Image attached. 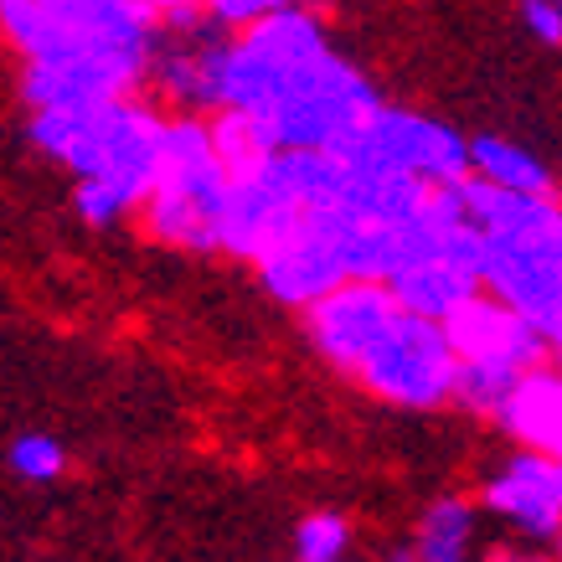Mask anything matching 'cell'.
I'll return each mask as SVG.
<instances>
[{
	"label": "cell",
	"instance_id": "12",
	"mask_svg": "<svg viewBox=\"0 0 562 562\" xmlns=\"http://www.w3.org/2000/svg\"><path fill=\"white\" fill-rule=\"evenodd\" d=\"M202 120H206L212 155H217V166L227 171V181H248V176L263 171L269 155L279 150L269 135V124L258 120V114H248V109H212Z\"/></svg>",
	"mask_w": 562,
	"mask_h": 562
},
{
	"label": "cell",
	"instance_id": "14",
	"mask_svg": "<svg viewBox=\"0 0 562 562\" xmlns=\"http://www.w3.org/2000/svg\"><path fill=\"white\" fill-rule=\"evenodd\" d=\"M470 547H475V506L460 501V495L434 501L424 512V521H418L413 558L418 562H470Z\"/></svg>",
	"mask_w": 562,
	"mask_h": 562
},
{
	"label": "cell",
	"instance_id": "22",
	"mask_svg": "<svg viewBox=\"0 0 562 562\" xmlns=\"http://www.w3.org/2000/svg\"><path fill=\"white\" fill-rule=\"evenodd\" d=\"M547 361L562 372V325H552V330H547Z\"/></svg>",
	"mask_w": 562,
	"mask_h": 562
},
{
	"label": "cell",
	"instance_id": "7",
	"mask_svg": "<svg viewBox=\"0 0 562 562\" xmlns=\"http://www.w3.org/2000/svg\"><path fill=\"white\" fill-rule=\"evenodd\" d=\"M330 155H341L351 166H387V171L424 176V181H439V187H454V181L470 171V145H464V135H454L449 124L428 120V114L387 109V103H376L372 120Z\"/></svg>",
	"mask_w": 562,
	"mask_h": 562
},
{
	"label": "cell",
	"instance_id": "6",
	"mask_svg": "<svg viewBox=\"0 0 562 562\" xmlns=\"http://www.w3.org/2000/svg\"><path fill=\"white\" fill-rule=\"evenodd\" d=\"M454 372H460V357H454V346L443 336V325L428 321V315H413L408 305L397 310L357 351V361L346 367V376L357 387L382 397L387 408H413V413L454 403Z\"/></svg>",
	"mask_w": 562,
	"mask_h": 562
},
{
	"label": "cell",
	"instance_id": "5",
	"mask_svg": "<svg viewBox=\"0 0 562 562\" xmlns=\"http://www.w3.org/2000/svg\"><path fill=\"white\" fill-rule=\"evenodd\" d=\"M376 103H382L376 88L336 47H325L294 72H284L269 99L248 114L269 124L279 150H341L372 120Z\"/></svg>",
	"mask_w": 562,
	"mask_h": 562
},
{
	"label": "cell",
	"instance_id": "25",
	"mask_svg": "<svg viewBox=\"0 0 562 562\" xmlns=\"http://www.w3.org/2000/svg\"><path fill=\"white\" fill-rule=\"evenodd\" d=\"M294 562H305V558H294ZM330 562H351V558H330Z\"/></svg>",
	"mask_w": 562,
	"mask_h": 562
},
{
	"label": "cell",
	"instance_id": "15",
	"mask_svg": "<svg viewBox=\"0 0 562 562\" xmlns=\"http://www.w3.org/2000/svg\"><path fill=\"white\" fill-rule=\"evenodd\" d=\"M521 372H506V367H480V361H460V372H454V397H460L470 413H485L495 418V408L506 403V392Z\"/></svg>",
	"mask_w": 562,
	"mask_h": 562
},
{
	"label": "cell",
	"instance_id": "16",
	"mask_svg": "<svg viewBox=\"0 0 562 562\" xmlns=\"http://www.w3.org/2000/svg\"><path fill=\"white\" fill-rule=\"evenodd\" d=\"M346 547H351V521L336 512H315L294 527V558H305V562L346 558Z\"/></svg>",
	"mask_w": 562,
	"mask_h": 562
},
{
	"label": "cell",
	"instance_id": "19",
	"mask_svg": "<svg viewBox=\"0 0 562 562\" xmlns=\"http://www.w3.org/2000/svg\"><path fill=\"white\" fill-rule=\"evenodd\" d=\"M72 206H78V217L93 222V227H109V222H120L130 206L114 187H103L99 176H78V191H72Z\"/></svg>",
	"mask_w": 562,
	"mask_h": 562
},
{
	"label": "cell",
	"instance_id": "27",
	"mask_svg": "<svg viewBox=\"0 0 562 562\" xmlns=\"http://www.w3.org/2000/svg\"><path fill=\"white\" fill-rule=\"evenodd\" d=\"M558 5H562V0H558Z\"/></svg>",
	"mask_w": 562,
	"mask_h": 562
},
{
	"label": "cell",
	"instance_id": "18",
	"mask_svg": "<svg viewBox=\"0 0 562 562\" xmlns=\"http://www.w3.org/2000/svg\"><path fill=\"white\" fill-rule=\"evenodd\" d=\"M284 5H300V0H202V16L217 32H243V26H254V21L273 16Z\"/></svg>",
	"mask_w": 562,
	"mask_h": 562
},
{
	"label": "cell",
	"instance_id": "17",
	"mask_svg": "<svg viewBox=\"0 0 562 562\" xmlns=\"http://www.w3.org/2000/svg\"><path fill=\"white\" fill-rule=\"evenodd\" d=\"M11 470L21 480H32V485H47V480H57L68 470V449L57 439H47V434H26V439L11 443Z\"/></svg>",
	"mask_w": 562,
	"mask_h": 562
},
{
	"label": "cell",
	"instance_id": "20",
	"mask_svg": "<svg viewBox=\"0 0 562 562\" xmlns=\"http://www.w3.org/2000/svg\"><path fill=\"white\" fill-rule=\"evenodd\" d=\"M521 21L542 47H562V5L558 0H521Z\"/></svg>",
	"mask_w": 562,
	"mask_h": 562
},
{
	"label": "cell",
	"instance_id": "23",
	"mask_svg": "<svg viewBox=\"0 0 562 562\" xmlns=\"http://www.w3.org/2000/svg\"><path fill=\"white\" fill-rule=\"evenodd\" d=\"M547 460V454H542ZM547 485H552V501H558V512H562V464L558 460H547Z\"/></svg>",
	"mask_w": 562,
	"mask_h": 562
},
{
	"label": "cell",
	"instance_id": "24",
	"mask_svg": "<svg viewBox=\"0 0 562 562\" xmlns=\"http://www.w3.org/2000/svg\"><path fill=\"white\" fill-rule=\"evenodd\" d=\"M387 562H418V558H413V542H408V547H392Z\"/></svg>",
	"mask_w": 562,
	"mask_h": 562
},
{
	"label": "cell",
	"instance_id": "8",
	"mask_svg": "<svg viewBox=\"0 0 562 562\" xmlns=\"http://www.w3.org/2000/svg\"><path fill=\"white\" fill-rule=\"evenodd\" d=\"M439 325L460 361L506 367V372H527V367L547 361V336L516 305H506L501 294L485 290V284L475 294H464Z\"/></svg>",
	"mask_w": 562,
	"mask_h": 562
},
{
	"label": "cell",
	"instance_id": "2",
	"mask_svg": "<svg viewBox=\"0 0 562 562\" xmlns=\"http://www.w3.org/2000/svg\"><path fill=\"white\" fill-rule=\"evenodd\" d=\"M32 145L52 160H63L72 176H99L135 212L160 171L166 150V114L135 93L99 103H63V109H32Z\"/></svg>",
	"mask_w": 562,
	"mask_h": 562
},
{
	"label": "cell",
	"instance_id": "1",
	"mask_svg": "<svg viewBox=\"0 0 562 562\" xmlns=\"http://www.w3.org/2000/svg\"><path fill=\"white\" fill-rule=\"evenodd\" d=\"M464 217L480 227V284L516 305L537 330L562 325V202L506 191L464 171L454 181Z\"/></svg>",
	"mask_w": 562,
	"mask_h": 562
},
{
	"label": "cell",
	"instance_id": "4",
	"mask_svg": "<svg viewBox=\"0 0 562 562\" xmlns=\"http://www.w3.org/2000/svg\"><path fill=\"white\" fill-rule=\"evenodd\" d=\"M227 171L212 155L202 114H176L166 120V150H160V171H155L139 217L145 233L166 248H187V254H217L222 233V206H227Z\"/></svg>",
	"mask_w": 562,
	"mask_h": 562
},
{
	"label": "cell",
	"instance_id": "10",
	"mask_svg": "<svg viewBox=\"0 0 562 562\" xmlns=\"http://www.w3.org/2000/svg\"><path fill=\"white\" fill-rule=\"evenodd\" d=\"M495 424L506 428V439H516L531 454L562 464V372L552 361L527 367L512 382L506 403L495 408Z\"/></svg>",
	"mask_w": 562,
	"mask_h": 562
},
{
	"label": "cell",
	"instance_id": "26",
	"mask_svg": "<svg viewBox=\"0 0 562 562\" xmlns=\"http://www.w3.org/2000/svg\"><path fill=\"white\" fill-rule=\"evenodd\" d=\"M558 562H562V531H558Z\"/></svg>",
	"mask_w": 562,
	"mask_h": 562
},
{
	"label": "cell",
	"instance_id": "13",
	"mask_svg": "<svg viewBox=\"0 0 562 562\" xmlns=\"http://www.w3.org/2000/svg\"><path fill=\"white\" fill-rule=\"evenodd\" d=\"M470 145V171L491 187H506V191H527V196H558V181L547 171V160L516 145V139H501V135H475L464 139Z\"/></svg>",
	"mask_w": 562,
	"mask_h": 562
},
{
	"label": "cell",
	"instance_id": "21",
	"mask_svg": "<svg viewBox=\"0 0 562 562\" xmlns=\"http://www.w3.org/2000/svg\"><path fill=\"white\" fill-rule=\"evenodd\" d=\"M155 16H160V32H176V26H196L202 16V0H145Z\"/></svg>",
	"mask_w": 562,
	"mask_h": 562
},
{
	"label": "cell",
	"instance_id": "11",
	"mask_svg": "<svg viewBox=\"0 0 562 562\" xmlns=\"http://www.w3.org/2000/svg\"><path fill=\"white\" fill-rule=\"evenodd\" d=\"M480 501H485V512H495L501 521H512L531 542H552L562 531V512H558V501H552V485H547V460L531 454V449L512 454L506 470L485 485Z\"/></svg>",
	"mask_w": 562,
	"mask_h": 562
},
{
	"label": "cell",
	"instance_id": "3",
	"mask_svg": "<svg viewBox=\"0 0 562 562\" xmlns=\"http://www.w3.org/2000/svg\"><path fill=\"white\" fill-rule=\"evenodd\" d=\"M0 36L21 63L109 57L150 72L160 16L145 0H0Z\"/></svg>",
	"mask_w": 562,
	"mask_h": 562
},
{
	"label": "cell",
	"instance_id": "9",
	"mask_svg": "<svg viewBox=\"0 0 562 562\" xmlns=\"http://www.w3.org/2000/svg\"><path fill=\"white\" fill-rule=\"evenodd\" d=\"M145 72L109 63V57H57V63H21V99L32 109H63V103H99L135 93Z\"/></svg>",
	"mask_w": 562,
	"mask_h": 562
}]
</instances>
